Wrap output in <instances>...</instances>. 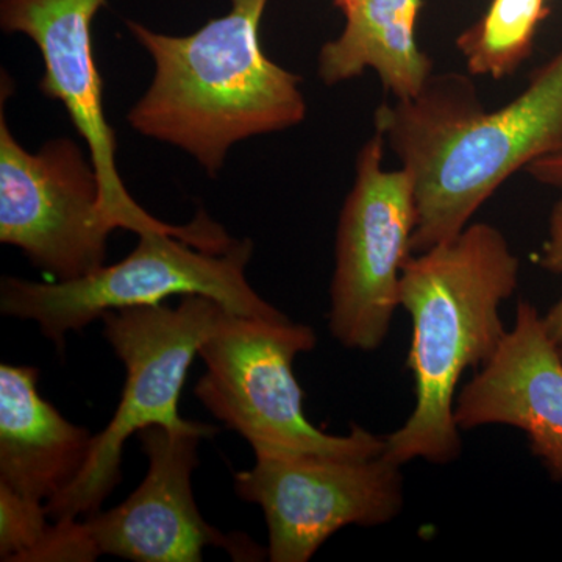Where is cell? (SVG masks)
<instances>
[{"label":"cell","mask_w":562,"mask_h":562,"mask_svg":"<svg viewBox=\"0 0 562 562\" xmlns=\"http://www.w3.org/2000/svg\"><path fill=\"white\" fill-rule=\"evenodd\" d=\"M375 132L413 177V254L450 241L514 173L562 149V50L512 102L487 111L471 80L432 76L413 99L382 103Z\"/></svg>","instance_id":"cell-1"},{"label":"cell","mask_w":562,"mask_h":562,"mask_svg":"<svg viewBox=\"0 0 562 562\" xmlns=\"http://www.w3.org/2000/svg\"><path fill=\"white\" fill-rule=\"evenodd\" d=\"M520 262L497 227L469 224L450 241L406 261L401 306L412 317L408 366L416 403L398 430L384 436L387 460L446 465L462 452L454 420L458 384L483 368L505 339L503 302L519 284Z\"/></svg>","instance_id":"cell-2"},{"label":"cell","mask_w":562,"mask_h":562,"mask_svg":"<svg viewBox=\"0 0 562 562\" xmlns=\"http://www.w3.org/2000/svg\"><path fill=\"white\" fill-rule=\"evenodd\" d=\"M231 3L224 16L187 36L127 22L155 69L128 124L147 138L187 151L213 177L235 144L288 131L306 116L301 77L262 50L261 21L269 0Z\"/></svg>","instance_id":"cell-3"},{"label":"cell","mask_w":562,"mask_h":562,"mask_svg":"<svg viewBox=\"0 0 562 562\" xmlns=\"http://www.w3.org/2000/svg\"><path fill=\"white\" fill-rule=\"evenodd\" d=\"M138 238L124 260L81 279L36 283L3 277L0 312L35 322L58 350L68 333L83 330L105 313L160 305L173 295L213 299L241 316L286 319L247 280L254 244L232 239L205 214L176 231L140 233Z\"/></svg>","instance_id":"cell-4"},{"label":"cell","mask_w":562,"mask_h":562,"mask_svg":"<svg viewBox=\"0 0 562 562\" xmlns=\"http://www.w3.org/2000/svg\"><path fill=\"white\" fill-rule=\"evenodd\" d=\"M316 344L313 328L290 317L265 319L225 312L199 350L206 371L195 384V397L225 427L243 436L255 453L380 457L386 447L383 436L358 425L349 435H328L303 412L294 361Z\"/></svg>","instance_id":"cell-5"},{"label":"cell","mask_w":562,"mask_h":562,"mask_svg":"<svg viewBox=\"0 0 562 562\" xmlns=\"http://www.w3.org/2000/svg\"><path fill=\"white\" fill-rule=\"evenodd\" d=\"M225 312L213 299L187 295L176 308L160 303L103 314V336L124 362L127 379L113 419L92 439L79 480L47 503L50 519L98 513L121 483L125 442L144 428L160 425L205 438L216 435L213 425L183 419L179 401L192 361Z\"/></svg>","instance_id":"cell-6"},{"label":"cell","mask_w":562,"mask_h":562,"mask_svg":"<svg viewBox=\"0 0 562 562\" xmlns=\"http://www.w3.org/2000/svg\"><path fill=\"white\" fill-rule=\"evenodd\" d=\"M2 79L0 243L18 247L55 281L81 279L105 266L111 233L90 155L76 140H47L38 151L18 143L5 116L11 88Z\"/></svg>","instance_id":"cell-7"},{"label":"cell","mask_w":562,"mask_h":562,"mask_svg":"<svg viewBox=\"0 0 562 562\" xmlns=\"http://www.w3.org/2000/svg\"><path fill=\"white\" fill-rule=\"evenodd\" d=\"M384 147L375 132L358 151L336 233L328 330L350 350L373 351L386 341L413 257L416 188L405 169L384 168Z\"/></svg>","instance_id":"cell-8"},{"label":"cell","mask_w":562,"mask_h":562,"mask_svg":"<svg viewBox=\"0 0 562 562\" xmlns=\"http://www.w3.org/2000/svg\"><path fill=\"white\" fill-rule=\"evenodd\" d=\"M235 491L262 509L271 562H308L342 528L382 527L405 506L402 465L384 454L255 453Z\"/></svg>","instance_id":"cell-9"},{"label":"cell","mask_w":562,"mask_h":562,"mask_svg":"<svg viewBox=\"0 0 562 562\" xmlns=\"http://www.w3.org/2000/svg\"><path fill=\"white\" fill-rule=\"evenodd\" d=\"M106 0H0V25L22 33L44 61L40 90L65 106L88 147L102 187V205L117 228L172 231L128 194L116 162V135L103 110V85L94 57L92 22Z\"/></svg>","instance_id":"cell-10"},{"label":"cell","mask_w":562,"mask_h":562,"mask_svg":"<svg viewBox=\"0 0 562 562\" xmlns=\"http://www.w3.org/2000/svg\"><path fill=\"white\" fill-rule=\"evenodd\" d=\"M149 460L146 479L116 508L87 516L99 552L136 562H201L206 547H221L236 561H262L268 550L246 535H224L205 522L192 473L205 436L151 425L138 432Z\"/></svg>","instance_id":"cell-11"},{"label":"cell","mask_w":562,"mask_h":562,"mask_svg":"<svg viewBox=\"0 0 562 562\" xmlns=\"http://www.w3.org/2000/svg\"><path fill=\"white\" fill-rule=\"evenodd\" d=\"M454 420L461 431H524L531 453L562 484V351L532 303L519 302L502 346L458 392Z\"/></svg>","instance_id":"cell-12"},{"label":"cell","mask_w":562,"mask_h":562,"mask_svg":"<svg viewBox=\"0 0 562 562\" xmlns=\"http://www.w3.org/2000/svg\"><path fill=\"white\" fill-rule=\"evenodd\" d=\"M38 375L32 366H0V486L47 505L79 480L94 435L40 394Z\"/></svg>","instance_id":"cell-13"},{"label":"cell","mask_w":562,"mask_h":562,"mask_svg":"<svg viewBox=\"0 0 562 562\" xmlns=\"http://www.w3.org/2000/svg\"><path fill=\"white\" fill-rule=\"evenodd\" d=\"M422 0H361L346 24L322 46L317 74L338 85L372 69L395 101L416 98L432 77L430 58L416 40Z\"/></svg>","instance_id":"cell-14"},{"label":"cell","mask_w":562,"mask_h":562,"mask_svg":"<svg viewBox=\"0 0 562 562\" xmlns=\"http://www.w3.org/2000/svg\"><path fill=\"white\" fill-rule=\"evenodd\" d=\"M46 505L0 486V561L92 562L102 557L85 520L49 522Z\"/></svg>","instance_id":"cell-15"},{"label":"cell","mask_w":562,"mask_h":562,"mask_svg":"<svg viewBox=\"0 0 562 562\" xmlns=\"http://www.w3.org/2000/svg\"><path fill=\"white\" fill-rule=\"evenodd\" d=\"M547 0H491L486 13L462 32L457 47L475 76L501 80L530 55Z\"/></svg>","instance_id":"cell-16"},{"label":"cell","mask_w":562,"mask_h":562,"mask_svg":"<svg viewBox=\"0 0 562 562\" xmlns=\"http://www.w3.org/2000/svg\"><path fill=\"white\" fill-rule=\"evenodd\" d=\"M541 266L547 271L562 276V198L553 206L549 222V238L543 244ZM543 317L550 338L562 346V294L550 312Z\"/></svg>","instance_id":"cell-17"},{"label":"cell","mask_w":562,"mask_h":562,"mask_svg":"<svg viewBox=\"0 0 562 562\" xmlns=\"http://www.w3.org/2000/svg\"><path fill=\"white\" fill-rule=\"evenodd\" d=\"M527 172L539 183L562 188V149L532 162Z\"/></svg>","instance_id":"cell-18"},{"label":"cell","mask_w":562,"mask_h":562,"mask_svg":"<svg viewBox=\"0 0 562 562\" xmlns=\"http://www.w3.org/2000/svg\"><path fill=\"white\" fill-rule=\"evenodd\" d=\"M361 0H336V3H338L339 7H341V10L344 13L346 11H349L350 9H353L355 5H358Z\"/></svg>","instance_id":"cell-19"},{"label":"cell","mask_w":562,"mask_h":562,"mask_svg":"<svg viewBox=\"0 0 562 562\" xmlns=\"http://www.w3.org/2000/svg\"><path fill=\"white\" fill-rule=\"evenodd\" d=\"M561 351H562V346H561Z\"/></svg>","instance_id":"cell-20"}]
</instances>
